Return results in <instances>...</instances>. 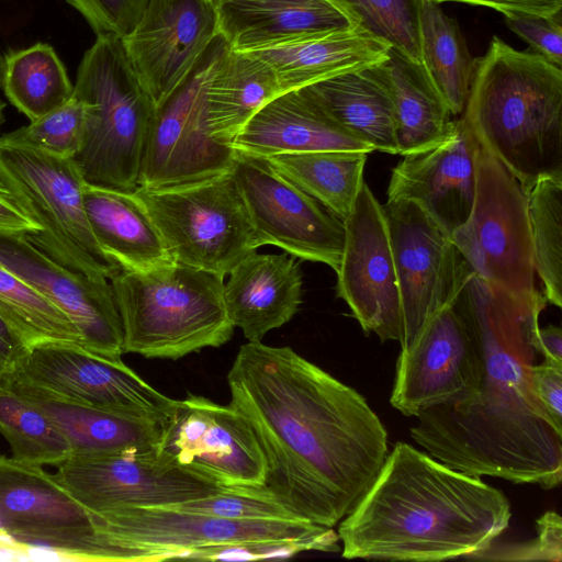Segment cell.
I'll use <instances>...</instances> for the list:
<instances>
[{"label":"cell","instance_id":"obj_1","mask_svg":"<svg viewBox=\"0 0 562 562\" xmlns=\"http://www.w3.org/2000/svg\"><path fill=\"white\" fill-rule=\"evenodd\" d=\"M227 384L266 461L263 484L246 488L301 520L339 524L389 453L387 431L366 398L291 347L261 341L239 347Z\"/></svg>","mask_w":562,"mask_h":562},{"label":"cell","instance_id":"obj_2","mask_svg":"<svg viewBox=\"0 0 562 562\" xmlns=\"http://www.w3.org/2000/svg\"><path fill=\"white\" fill-rule=\"evenodd\" d=\"M454 304L474 333L483 379L472 397L420 412L412 439L446 465L551 490L562 481V437L540 416L529 390L543 293L519 299L472 270Z\"/></svg>","mask_w":562,"mask_h":562},{"label":"cell","instance_id":"obj_3","mask_svg":"<svg viewBox=\"0 0 562 562\" xmlns=\"http://www.w3.org/2000/svg\"><path fill=\"white\" fill-rule=\"evenodd\" d=\"M510 517L501 490L400 441L337 533L346 559L445 561L485 551Z\"/></svg>","mask_w":562,"mask_h":562},{"label":"cell","instance_id":"obj_4","mask_svg":"<svg viewBox=\"0 0 562 562\" xmlns=\"http://www.w3.org/2000/svg\"><path fill=\"white\" fill-rule=\"evenodd\" d=\"M463 119L526 192L562 175V68L494 36L476 58Z\"/></svg>","mask_w":562,"mask_h":562},{"label":"cell","instance_id":"obj_5","mask_svg":"<svg viewBox=\"0 0 562 562\" xmlns=\"http://www.w3.org/2000/svg\"><path fill=\"white\" fill-rule=\"evenodd\" d=\"M110 282L124 352L178 360L220 347L234 334L221 274L175 262L147 272L121 269Z\"/></svg>","mask_w":562,"mask_h":562},{"label":"cell","instance_id":"obj_6","mask_svg":"<svg viewBox=\"0 0 562 562\" xmlns=\"http://www.w3.org/2000/svg\"><path fill=\"white\" fill-rule=\"evenodd\" d=\"M72 97L83 105V136L74 157L85 182L134 193L147 128L156 108L122 37L97 35L78 67Z\"/></svg>","mask_w":562,"mask_h":562},{"label":"cell","instance_id":"obj_7","mask_svg":"<svg viewBox=\"0 0 562 562\" xmlns=\"http://www.w3.org/2000/svg\"><path fill=\"white\" fill-rule=\"evenodd\" d=\"M85 183L74 158L0 142V186L42 228L25 238L75 272L110 280L121 267L93 237L83 207Z\"/></svg>","mask_w":562,"mask_h":562},{"label":"cell","instance_id":"obj_8","mask_svg":"<svg viewBox=\"0 0 562 562\" xmlns=\"http://www.w3.org/2000/svg\"><path fill=\"white\" fill-rule=\"evenodd\" d=\"M134 195L176 263L225 277L257 250L248 211L231 171L178 187L138 188Z\"/></svg>","mask_w":562,"mask_h":562},{"label":"cell","instance_id":"obj_9","mask_svg":"<svg viewBox=\"0 0 562 562\" xmlns=\"http://www.w3.org/2000/svg\"><path fill=\"white\" fill-rule=\"evenodd\" d=\"M95 532L104 540L135 547L142 562L187 559L193 550L240 542L300 540L321 552H339L333 527L305 520H237L194 513L171 506H124L90 513Z\"/></svg>","mask_w":562,"mask_h":562},{"label":"cell","instance_id":"obj_10","mask_svg":"<svg viewBox=\"0 0 562 562\" xmlns=\"http://www.w3.org/2000/svg\"><path fill=\"white\" fill-rule=\"evenodd\" d=\"M451 239L488 285L519 299L541 293L536 288L527 192L482 146L473 206Z\"/></svg>","mask_w":562,"mask_h":562},{"label":"cell","instance_id":"obj_11","mask_svg":"<svg viewBox=\"0 0 562 562\" xmlns=\"http://www.w3.org/2000/svg\"><path fill=\"white\" fill-rule=\"evenodd\" d=\"M229 47L218 34L182 82L151 115L138 177V188L189 184L232 170L236 151L211 137L206 94L211 77Z\"/></svg>","mask_w":562,"mask_h":562},{"label":"cell","instance_id":"obj_12","mask_svg":"<svg viewBox=\"0 0 562 562\" xmlns=\"http://www.w3.org/2000/svg\"><path fill=\"white\" fill-rule=\"evenodd\" d=\"M0 543L60 560L104 561L90 512L42 465L0 456Z\"/></svg>","mask_w":562,"mask_h":562},{"label":"cell","instance_id":"obj_13","mask_svg":"<svg viewBox=\"0 0 562 562\" xmlns=\"http://www.w3.org/2000/svg\"><path fill=\"white\" fill-rule=\"evenodd\" d=\"M54 477L88 512L124 506H171L227 490L156 450L72 454Z\"/></svg>","mask_w":562,"mask_h":562},{"label":"cell","instance_id":"obj_14","mask_svg":"<svg viewBox=\"0 0 562 562\" xmlns=\"http://www.w3.org/2000/svg\"><path fill=\"white\" fill-rule=\"evenodd\" d=\"M232 176L252 227V245L281 248L289 255L338 269L344 221L278 173L265 158L236 151Z\"/></svg>","mask_w":562,"mask_h":562},{"label":"cell","instance_id":"obj_15","mask_svg":"<svg viewBox=\"0 0 562 562\" xmlns=\"http://www.w3.org/2000/svg\"><path fill=\"white\" fill-rule=\"evenodd\" d=\"M382 210L401 297L402 350L453 303L471 269L451 236L414 202L387 200Z\"/></svg>","mask_w":562,"mask_h":562},{"label":"cell","instance_id":"obj_16","mask_svg":"<svg viewBox=\"0 0 562 562\" xmlns=\"http://www.w3.org/2000/svg\"><path fill=\"white\" fill-rule=\"evenodd\" d=\"M8 376L58 401L150 419H162L175 402L123 361L103 359L72 344L29 348Z\"/></svg>","mask_w":562,"mask_h":562},{"label":"cell","instance_id":"obj_17","mask_svg":"<svg viewBox=\"0 0 562 562\" xmlns=\"http://www.w3.org/2000/svg\"><path fill=\"white\" fill-rule=\"evenodd\" d=\"M158 451L227 487H259L266 461L248 420L231 404L188 393L161 419Z\"/></svg>","mask_w":562,"mask_h":562},{"label":"cell","instance_id":"obj_18","mask_svg":"<svg viewBox=\"0 0 562 562\" xmlns=\"http://www.w3.org/2000/svg\"><path fill=\"white\" fill-rule=\"evenodd\" d=\"M483 379L479 341L454 302L436 313L396 361L391 405L405 416L463 402Z\"/></svg>","mask_w":562,"mask_h":562},{"label":"cell","instance_id":"obj_19","mask_svg":"<svg viewBox=\"0 0 562 562\" xmlns=\"http://www.w3.org/2000/svg\"><path fill=\"white\" fill-rule=\"evenodd\" d=\"M344 225L337 296L347 303L366 335L400 342L402 306L387 225L382 205L366 183Z\"/></svg>","mask_w":562,"mask_h":562},{"label":"cell","instance_id":"obj_20","mask_svg":"<svg viewBox=\"0 0 562 562\" xmlns=\"http://www.w3.org/2000/svg\"><path fill=\"white\" fill-rule=\"evenodd\" d=\"M215 0H148L136 26L122 42L154 104L188 76L218 35Z\"/></svg>","mask_w":562,"mask_h":562},{"label":"cell","instance_id":"obj_21","mask_svg":"<svg viewBox=\"0 0 562 562\" xmlns=\"http://www.w3.org/2000/svg\"><path fill=\"white\" fill-rule=\"evenodd\" d=\"M0 263L74 323L85 350L110 361H122L123 327L110 280L64 267L25 236H0Z\"/></svg>","mask_w":562,"mask_h":562},{"label":"cell","instance_id":"obj_22","mask_svg":"<svg viewBox=\"0 0 562 562\" xmlns=\"http://www.w3.org/2000/svg\"><path fill=\"white\" fill-rule=\"evenodd\" d=\"M481 145L461 115L437 142L403 155L393 169L387 200L417 204L450 236L470 216Z\"/></svg>","mask_w":562,"mask_h":562},{"label":"cell","instance_id":"obj_23","mask_svg":"<svg viewBox=\"0 0 562 562\" xmlns=\"http://www.w3.org/2000/svg\"><path fill=\"white\" fill-rule=\"evenodd\" d=\"M232 148L261 158L310 151H373L303 89L283 92L266 103L244 125Z\"/></svg>","mask_w":562,"mask_h":562},{"label":"cell","instance_id":"obj_24","mask_svg":"<svg viewBox=\"0 0 562 562\" xmlns=\"http://www.w3.org/2000/svg\"><path fill=\"white\" fill-rule=\"evenodd\" d=\"M295 257L258 254L241 259L223 286L227 315L248 341H261L272 329L289 323L302 303L303 278Z\"/></svg>","mask_w":562,"mask_h":562},{"label":"cell","instance_id":"obj_25","mask_svg":"<svg viewBox=\"0 0 562 562\" xmlns=\"http://www.w3.org/2000/svg\"><path fill=\"white\" fill-rule=\"evenodd\" d=\"M218 33L236 50H254L315 33L360 26L334 0H225L216 2Z\"/></svg>","mask_w":562,"mask_h":562},{"label":"cell","instance_id":"obj_26","mask_svg":"<svg viewBox=\"0 0 562 562\" xmlns=\"http://www.w3.org/2000/svg\"><path fill=\"white\" fill-rule=\"evenodd\" d=\"M390 45L361 26L315 33L248 50L266 61L283 92L384 63Z\"/></svg>","mask_w":562,"mask_h":562},{"label":"cell","instance_id":"obj_27","mask_svg":"<svg viewBox=\"0 0 562 562\" xmlns=\"http://www.w3.org/2000/svg\"><path fill=\"white\" fill-rule=\"evenodd\" d=\"M384 63L301 89L336 123L373 150L398 155L393 94Z\"/></svg>","mask_w":562,"mask_h":562},{"label":"cell","instance_id":"obj_28","mask_svg":"<svg viewBox=\"0 0 562 562\" xmlns=\"http://www.w3.org/2000/svg\"><path fill=\"white\" fill-rule=\"evenodd\" d=\"M82 200L93 237L121 269L147 272L175 263L134 193L85 183Z\"/></svg>","mask_w":562,"mask_h":562},{"label":"cell","instance_id":"obj_29","mask_svg":"<svg viewBox=\"0 0 562 562\" xmlns=\"http://www.w3.org/2000/svg\"><path fill=\"white\" fill-rule=\"evenodd\" d=\"M10 390L50 418L68 439L72 454L145 452L158 449L161 419L124 415L58 401L14 381H10Z\"/></svg>","mask_w":562,"mask_h":562},{"label":"cell","instance_id":"obj_30","mask_svg":"<svg viewBox=\"0 0 562 562\" xmlns=\"http://www.w3.org/2000/svg\"><path fill=\"white\" fill-rule=\"evenodd\" d=\"M281 93L277 76L266 61L229 46L207 88L206 119L211 137L232 147L234 138L256 112Z\"/></svg>","mask_w":562,"mask_h":562},{"label":"cell","instance_id":"obj_31","mask_svg":"<svg viewBox=\"0 0 562 562\" xmlns=\"http://www.w3.org/2000/svg\"><path fill=\"white\" fill-rule=\"evenodd\" d=\"M384 65L393 94L398 155L443 137L451 127L453 115L423 66L392 47Z\"/></svg>","mask_w":562,"mask_h":562},{"label":"cell","instance_id":"obj_32","mask_svg":"<svg viewBox=\"0 0 562 562\" xmlns=\"http://www.w3.org/2000/svg\"><path fill=\"white\" fill-rule=\"evenodd\" d=\"M368 158L361 151H310L265 158L282 177L346 220L363 182Z\"/></svg>","mask_w":562,"mask_h":562},{"label":"cell","instance_id":"obj_33","mask_svg":"<svg viewBox=\"0 0 562 562\" xmlns=\"http://www.w3.org/2000/svg\"><path fill=\"white\" fill-rule=\"evenodd\" d=\"M420 50L425 72L452 115L462 114L475 71L458 22L439 3L423 0Z\"/></svg>","mask_w":562,"mask_h":562},{"label":"cell","instance_id":"obj_34","mask_svg":"<svg viewBox=\"0 0 562 562\" xmlns=\"http://www.w3.org/2000/svg\"><path fill=\"white\" fill-rule=\"evenodd\" d=\"M4 59L2 90L9 101L31 122L71 99L74 85L52 46L37 43L12 52Z\"/></svg>","mask_w":562,"mask_h":562},{"label":"cell","instance_id":"obj_35","mask_svg":"<svg viewBox=\"0 0 562 562\" xmlns=\"http://www.w3.org/2000/svg\"><path fill=\"white\" fill-rule=\"evenodd\" d=\"M0 315L27 348L45 342L82 346L74 323L32 285L0 263Z\"/></svg>","mask_w":562,"mask_h":562},{"label":"cell","instance_id":"obj_36","mask_svg":"<svg viewBox=\"0 0 562 562\" xmlns=\"http://www.w3.org/2000/svg\"><path fill=\"white\" fill-rule=\"evenodd\" d=\"M535 270L547 302L562 306V175L539 179L527 192Z\"/></svg>","mask_w":562,"mask_h":562},{"label":"cell","instance_id":"obj_37","mask_svg":"<svg viewBox=\"0 0 562 562\" xmlns=\"http://www.w3.org/2000/svg\"><path fill=\"white\" fill-rule=\"evenodd\" d=\"M0 432L20 462L58 465L72 454L68 439L50 418L10 387L0 393Z\"/></svg>","mask_w":562,"mask_h":562},{"label":"cell","instance_id":"obj_38","mask_svg":"<svg viewBox=\"0 0 562 562\" xmlns=\"http://www.w3.org/2000/svg\"><path fill=\"white\" fill-rule=\"evenodd\" d=\"M350 11L362 29L412 61L422 65L423 0H334Z\"/></svg>","mask_w":562,"mask_h":562},{"label":"cell","instance_id":"obj_39","mask_svg":"<svg viewBox=\"0 0 562 562\" xmlns=\"http://www.w3.org/2000/svg\"><path fill=\"white\" fill-rule=\"evenodd\" d=\"M83 105L71 97L61 106L29 125L0 136V142L26 145L61 157L74 158L82 144Z\"/></svg>","mask_w":562,"mask_h":562},{"label":"cell","instance_id":"obj_40","mask_svg":"<svg viewBox=\"0 0 562 562\" xmlns=\"http://www.w3.org/2000/svg\"><path fill=\"white\" fill-rule=\"evenodd\" d=\"M171 507L237 520H301L273 498L244 487H228L215 495Z\"/></svg>","mask_w":562,"mask_h":562},{"label":"cell","instance_id":"obj_41","mask_svg":"<svg viewBox=\"0 0 562 562\" xmlns=\"http://www.w3.org/2000/svg\"><path fill=\"white\" fill-rule=\"evenodd\" d=\"M471 559L560 562L562 560L561 517L557 512L548 510L537 520L536 538L503 548L491 546Z\"/></svg>","mask_w":562,"mask_h":562},{"label":"cell","instance_id":"obj_42","mask_svg":"<svg viewBox=\"0 0 562 562\" xmlns=\"http://www.w3.org/2000/svg\"><path fill=\"white\" fill-rule=\"evenodd\" d=\"M97 35H127L140 20L148 0H67Z\"/></svg>","mask_w":562,"mask_h":562},{"label":"cell","instance_id":"obj_43","mask_svg":"<svg viewBox=\"0 0 562 562\" xmlns=\"http://www.w3.org/2000/svg\"><path fill=\"white\" fill-rule=\"evenodd\" d=\"M507 26L536 53L562 68V14L539 15L524 12L504 14Z\"/></svg>","mask_w":562,"mask_h":562},{"label":"cell","instance_id":"obj_44","mask_svg":"<svg viewBox=\"0 0 562 562\" xmlns=\"http://www.w3.org/2000/svg\"><path fill=\"white\" fill-rule=\"evenodd\" d=\"M303 551H317V548L300 540L240 542L196 549L189 553L188 559L248 561L289 558Z\"/></svg>","mask_w":562,"mask_h":562},{"label":"cell","instance_id":"obj_45","mask_svg":"<svg viewBox=\"0 0 562 562\" xmlns=\"http://www.w3.org/2000/svg\"><path fill=\"white\" fill-rule=\"evenodd\" d=\"M529 390L540 416L562 437V364L549 360L533 364Z\"/></svg>","mask_w":562,"mask_h":562},{"label":"cell","instance_id":"obj_46","mask_svg":"<svg viewBox=\"0 0 562 562\" xmlns=\"http://www.w3.org/2000/svg\"><path fill=\"white\" fill-rule=\"evenodd\" d=\"M41 231V226L0 186V236H33Z\"/></svg>","mask_w":562,"mask_h":562},{"label":"cell","instance_id":"obj_47","mask_svg":"<svg viewBox=\"0 0 562 562\" xmlns=\"http://www.w3.org/2000/svg\"><path fill=\"white\" fill-rule=\"evenodd\" d=\"M436 3L460 2L482 5L501 12H524L539 15H553L562 10V0H431Z\"/></svg>","mask_w":562,"mask_h":562},{"label":"cell","instance_id":"obj_48","mask_svg":"<svg viewBox=\"0 0 562 562\" xmlns=\"http://www.w3.org/2000/svg\"><path fill=\"white\" fill-rule=\"evenodd\" d=\"M29 348L15 330L0 315V369L12 373Z\"/></svg>","mask_w":562,"mask_h":562},{"label":"cell","instance_id":"obj_49","mask_svg":"<svg viewBox=\"0 0 562 562\" xmlns=\"http://www.w3.org/2000/svg\"><path fill=\"white\" fill-rule=\"evenodd\" d=\"M535 350L541 353L544 360L562 364V329L549 325L536 329L532 340Z\"/></svg>","mask_w":562,"mask_h":562},{"label":"cell","instance_id":"obj_50","mask_svg":"<svg viewBox=\"0 0 562 562\" xmlns=\"http://www.w3.org/2000/svg\"><path fill=\"white\" fill-rule=\"evenodd\" d=\"M9 387H10V379H9L8 374H5L0 369V393L9 390Z\"/></svg>","mask_w":562,"mask_h":562},{"label":"cell","instance_id":"obj_51","mask_svg":"<svg viewBox=\"0 0 562 562\" xmlns=\"http://www.w3.org/2000/svg\"><path fill=\"white\" fill-rule=\"evenodd\" d=\"M4 70H5V59H4V56H2L0 53V89L3 88Z\"/></svg>","mask_w":562,"mask_h":562},{"label":"cell","instance_id":"obj_52","mask_svg":"<svg viewBox=\"0 0 562 562\" xmlns=\"http://www.w3.org/2000/svg\"><path fill=\"white\" fill-rule=\"evenodd\" d=\"M3 108H4V104L0 101V125H1L2 119H3Z\"/></svg>","mask_w":562,"mask_h":562},{"label":"cell","instance_id":"obj_53","mask_svg":"<svg viewBox=\"0 0 562 562\" xmlns=\"http://www.w3.org/2000/svg\"><path fill=\"white\" fill-rule=\"evenodd\" d=\"M216 2H220V1H225V0H215Z\"/></svg>","mask_w":562,"mask_h":562}]
</instances>
